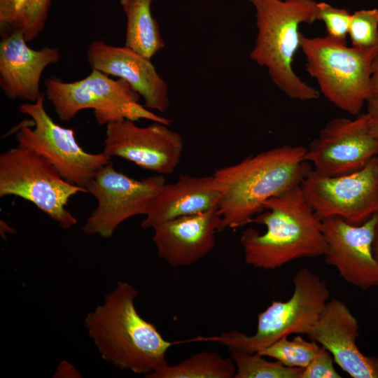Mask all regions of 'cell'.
<instances>
[{"mask_svg":"<svg viewBox=\"0 0 378 378\" xmlns=\"http://www.w3.org/2000/svg\"><path fill=\"white\" fill-rule=\"evenodd\" d=\"M236 372L234 378H300L302 368H290L270 361L258 353L230 349Z\"/></svg>","mask_w":378,"mask_h":378,"instance_id":"7402d4cb","label":"cell"},{"mask_svg":"<svg viewBox=\"0 0 378 378\" xmlns=\"http://www.w3.org/2000/svg\"><path fill=\"white\" fill-rule=\"evenodd\" d=\"M166 183L158 174L141 179L131 178L110 162L101 168L85 187L97 206L81 227L88 235L111 237L126 220L146 215L160 188Z\"/></svg>","mask_w":378,"mask_h":378,"instance_id":"30bf717a","label":"cell"},{"mask_svg":"<svg viewBox=\"0 0 378 378\" xmlns=\"http://www.w3.org/2000/svg\"><path fill=\"white\" fill-rule=\"evenodd\" d=\"M318 4V20L324 22L327 36L346 42L352 14L345 8H335L325 2H319Z\"/></svg>","mask_w":378,"mask_h":378,"instance_id":"d4e9b609","label":"cell"},{"mask_svg":"<svg viewBox=\"0 0 378 378\" xmlns=\"http://www.w3.org/2000/svg\"><path fill=\"white\" fill-rule=\"evenodd\" d=\"M52 0H33L24 18L22 31L27 42L33 41L43 30Z\"/></svg>","mask_w":378,"mask_h":378,"instance_id":"4316f807","label":"cell"},{"mask_svg":"<svg viewBox=\"0 0 378 378\" xmlns=\"http://www.w3.org/2000/svg\"><path fill=\"white\" fill-rule=\"evenodd\" d=\"M321 345L316 342L297 335L293 340L284 337L258 352L274 358L290 368H306L318 352Z\"/></svg>","mask_w":378,"mask_h":378,"instance_id":"603a6c76","label":"cell"},{"mask_svg":"<svg viewBox=\"0 0 378 378\" xmlns=\"http://www.w3.org/2000/svg\"><path fill=\"white\" fill-rule=\"evenodd\" d=\"M218 209L163 222L153 230L157 253L172 267L189 266L209 254L216 245L215 234L222 230Z\"/></svg>","mask_w":378,"mask_h":378,"instance_id":"ac0fdd59","label":"cell"},{"mask_svg":"<svg viewBox=\"0 0 378 378\" xmlns=\"http://www.w3.org/2000/svg\"><path fill=\"white\" fill-rule=\"evenodd\" d=\"M251 223L265 225L260 234L244 230L240 243L244 262L274 270L301 258L323 256L326 251L322 220L307 202L300 186L267 200Z\"/></svg>","mask_w":378,"mask_h":378,"instance_id":"3957f363","label":"cell"},{"mask_svg":"<svg viewBox=\"0 0 378 378\" xmlns=\"http://www.w3.org/2000/svg\"><path fill=\"white\" fill-rule=\"evenodd\" d=\"M349 35L354 47H378V9L354 12L351 15Z\"/></svg>","mask_w":378,"mask_h":378,"instance_id":"cb8c5ba5","label":"cell"},{"mask_svg":"<svg viewBox=\"0 0 378 378\" xmlns=\"http://www.w3.org/2000/svg\"><path fill=\"white\" fill-rule=\"evenodd\" d=\"M377 223L378 214L360 225L338 217L322 220L326 262L335 267L346 282L362 290L378 287V262L372 249Z\"/></svg>","mask_w":378,"mask_h":378,"instance_id":"5bb4252c","label":"cell"},{"mask_svg":"<svg viewBox=\"0 0 378 378\" xmlns=\"http://www.w3.org/2000/svg\"><path fill=\"white\" fill-rule=\"evenodd\" d=\"M153 0H119L127 18L125 46L150 59L164 48L159 24L151 13Z\"/></svg>","mask_w":378,"mask_h":378,"instance_id":"ffe728a7","label":"cell"},{"mask_svg":"<svg viewBox=\"0 0 378 378\" xmlns=\"http://www.w3.org/2000/svg\"><path fill=\"white\" fill-rule=\"evenodd\" d=\"M86 60L92 69L127 82L143 98L148 109L164 112L168 108V84L150 59L125 46L96 40L88 47Z\"/></svg>","mask_w":378,"mask_h":378,"instance_id":"9a60e30c","label":"cell"},{"mask_svg":"<svg viewBox=\"0 0 378 378\" xmlns=\"http://www.w3.org/2000/svg\"><path fill=\"white\" fill-rule=\"evenodd\" d=\"M307 148L285 144L218 169L214 176L223 190L218 207L222 230L251 223L269 199L300 186L313 170Z\"/></svg>","mask_w":378,"mask_h":378,"instance_id":"7a4b0ae2","label":"cell"},{"mask_svg":"<svg viewBox=\"0 0 378 378\" xmlns=\"http://www.w3.org/2000/svg\"><path fill=\"white\" fill-rule=\"evenodd\" d=\"M377 160H378V155L377 156Z\"/></svg>","mask_w":378,"mask_h":378,"instance_id":"d6a6232c","label":"cell"},{"mask_svg":"<svg viewBox=\"0 0 378 378\" xmlns=\"http://www.w3.org/2000/svg\"><path fill=\"white\" fill-rule=\"evenodd\" d=\"M371 83L373 97L378 98V54L373 60L371 71Z\"/></svg>","mask_w":378,"mask_h":378,"instance_id":"4dcf8cb0","label":"cell"},{"mask_svg":"<svg viewBox=\"0 0 378 378\" xmlns=\"http://www.w3.org/2000/svg\"><path fill=\"white\" fill-rule=\"evenodd\" d=\"M366 114L369 120V128L371 134L378 139V98L372 97L367 102Z\"/></svg>","mask_w":378,"mask_h":378,"instance_id":"f1b7e54d","label":"cell"},{"mask_svg":"<svg viewBox=\"0 0 378 378\" xmlns=\"http://www.w3.org/2000/svg\"><path fill=\"white\" fill-rule=\"evenodd\" d=\"M138 290L118 281L103 302L84 318V326L102 358L116 368L147 376L168 365L172 343L135 307Z\"/></svg>","mask_w":378,"mask_h":378,"instance_id":"6da1fadb","label":"cell"},{"mask_svg":"<svg viewBox=\"0 0 378 378\" xmlns=\"http://www.w3.org/2000/svg\"><path fill=\"white\" fill-rule=\"evenodd\" d=\"M45 92L35 102L19 106V111L32 122L23 121L16 130L18 146L32 150L46 158L68 182L85 188L110 157L104 153L85 151L78 143L73 129L57 124L46 112Z\"/></svg>","mask_w":378,"mask_h":378,"instance_id":"9c48e42d","label":"cell"},{"mask_svg":"<svg viewBox=\"0 0 378 378\" xmlns=\"http://www.w3.org/2000/svg\"><path fill=\"white\" fill-rule=\"evenodd\" d=\"M372 253L376 259V260L378 262V223L376 225L375 230H374V239L372 241Z\"/></svg>","mask_w":378,"mask_h":378,"instance_id":"1f68e13d","label":"cell"},{"mask_svg":"<svg viewBox=\"0 0 378 378\" xmlns=\"http://www.w3.org/2000/svg\"><path fill=\"white\" fill-rule=\"evenodd\" d=\"M292 280L291 297L286 301L274 300L260 312L253 335L231 330L214 339L229 349L258 353L291 334L307 335L318 321L330 291L326 282L307 267L300 268Z\"/></svg>","mask_w":378,"mask_h":378,"instance_id":"8992f818","label":"cell"},{"mask_svg":"<svg viewBox=\"0 0 378 378\" xmlns=\"http://www.w3.org/2000/svg\"><path fill=\"white\" fill-rule=\"evenodd\" d=\"M33 0H0V34L4 37L22 29L25 13Z\"/></svg>","mask_w":378,"mask_h":378,"instance_id":"484cf974","label":"cell"},{"mask_svg":"<svg viewBox=\"0 0 378 378\" xmlns=\"http://www.w3.org/2000/svg\"><path fill=\"white\" fill-rule=\"evenodd\" d=\"M103 151L158 174H171L178 165L183 151L181 134L169 125L154 122L145 127L124 119L107 124Z\"/></svg>","mask_w":378,"mask_h":378,"instance_id":"4fadbf2b","label":"cell"},{"mask_svg":"<svg viewBox=\"0 0 378 378\" xmlns=\"http://www.w3.org/2000/svg\"><path fill=\"white\" fill-rule=\"evenodd\" d=\"M303 195L321 220L338 217L360 225L378 214V160L374 158L353 174L327 177L312 170L300 184Z\"/></svg>","mask_w":378,"mask_h":378,"instance_id":"8fae6325","label":"cell"},{"mask_svg":"<svg viewBox=\"0 0 378 378\" xmlns=\"http://www.w3.org/2000/svg\"><path fill=\"white\" fill-rule=\"evenodd\" d=\"M85 188L66 181L43 156L18 146L0 155V197L13 195L29 201L62 229L78 220L66 209L71 197Z\"/></svg>","mask_w":378,"mask_h":378,"instance_id":"ba28073f","label":"cell"},{"mask_svg":"<svg viewBox=\"0 0 378 378\" xmlns=\"http://www.w3.org/2000/svg\"><path fill=\"white\" fill-rule=\"evenodd\" d=\"M222 198V188L214 175L202 177L181 175L176 182L165 183L160 188L141 227L153 228L176 218L218 209Z\"/></svg>","mask_w":378,"mask_h":378,"instance_id":"d6986e66","label":"cell"},{"mask_svg":"<svg viewBox=\"0 0 378 378\" xmlns=\"http://www.w3.org/2000/svg\"><path fill=\"white\" fill-rule=\"evenodd\" d=\"M300 48L306 70L320 90L335 106L357 115L373 97L371 71L378 47H349L328 36L307 37L300 32Z\"/></svg>","mask_w":378,"mask_h":378,"instance_id":"5b68a950","label":"cell"},{"mask_svg":"<svg viewBox=\"0 0 378 378\" xmlns=\"http://www.w3.org/2000/svg\"><path fill=\"white\" fill-rule=\"evenodd\" d=\"M378 155V139L371 134L365 113L354 120H329L310 143L304 155L313 170L327 177L356 172Z\"/></svg>","mask_w":378,"mask_h":378,"instance_id":"7c38bea8","label":"cell"},{"mask_svg":"<svg viewBox=\"0 0 378 378\" xmlns=\"http://www.w3.org/2000/svg\"><path fill=\"white\" fill-rule=\"evenodd\" d=\"M255 9L258 34L250 57L265 67L272 82L292 99L312 100L319 92L303 82L292 67L300 48L299 26L318 20L314 0H249Z\"/></svg>","mask_w":378,"mask_h":378,"instance_id":"277c9868","label":"cell"},{"mask_svg":"<svg viewBox=\"0 0 378 378\" xmlns=\"http://www.w3.org/2000/svg\"><path fill=\"white\" fill-rule=\"evenodd\" d=\"M0 41V87L10 100L36 102L43 94L40 81L45 69L57 64L60 53L57 48H30L22 29L1 37Z\"/></svg>","mask_w":378,"mask_h":378,"instance_id":"e0dca14e","label":"cell"},{"mask_svg":"<svg viewBox=\"0 0 378 378\" xmlns=\"http://www.w3.org/2000/svg\"><path fill=\"white\" fill-rule=\"evenodd\" d=\"M45 95L57 117L69 122L85 109H92L97 122L107 125L124 119H146L169 125L171 120L159 116L139 103L140 95L125 80L92 69L83 79L65 82L56 76L44 82Z\"/></svg>","mask_w":378,"mask_h":378,"instance_id":"52a82bcc","label":"cell"},{"mask_svg":"<svg viewBox=\"0 0 378 378\" xmlns=\"http://www.w3.org/2000/svg\"><path fill=\"white\" fill-rule=\"evenodd\" d=\"M307 336L327 349L335 363L351 377L378 378V358L366 356L359 350L356 343L358 321L341 300H328Z\"/></svg>","mask_w":378,"mask_h":378,"instance_id":"2e32d148","label":"cell"},{"mask_svg":"<svg viewBox=\"0 0 378 378\" xmlns=\"http://www.w3.org/2000/svg\"><path fill=\"white\" fill-rule=\"evenodd\" d=\"M52 377L54 378H79L82 375L75 365L63 360L58 364Z\"/></svg>","mask_w":378,"mask_h":378,"instance_id":"f546056e","label":"cell"},{"mask_svg":"<svg viewBox=\"0 0 378 378\" xmlns=\"http://www.w3.org/2000/svg\"><path fill=\"white\" fill-rule=\"evenodd\" d=\"M235 364L231 358L215 351L193 354L174 365H167L147 376L148 378H234Z\"/></svg>","mask_w":378,"mask_h":378,"instance_id":"44dd1931","label":"cell"},{"mask_svg":"<svg viewBox=\"0 0 378 378\" xmlns=\"http://www.w3.org/2000/svg\"><path fill=\"white\" fill-rule=\"evenodd\" d=\"M331 354L325 348H321L309 364L302 369L300 378H341L342 376L334 366Z\"/></svg>","mask_w":378,"mask_h":378,"instance_id":"83f0119b","label":"cell"}]
</instances>
